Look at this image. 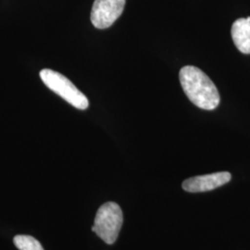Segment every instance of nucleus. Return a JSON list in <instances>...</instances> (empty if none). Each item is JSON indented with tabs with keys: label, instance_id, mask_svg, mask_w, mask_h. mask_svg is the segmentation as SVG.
Wrapping results in <instances>:
<instances>
[{
	"label": "nucleus",
	"instance_id": "0eeeda50",
	"mask_svg": "<svg viewBox=\"0 0 250 250\" xmlns=\"http://www.w3.org/2000/svg\"><path fill=\"white\" fill-rule=\"evenodd\" d=\"M14 245L20 250H44L40 242L30 235H16L13 239Z\"/></svg>",
	"mask_w": 250,
	"mask_h": 250
},
{
	"label": "nucleus",
	"instance_id": "423d86ee",
	"mask_svg": "<svg viewBox=\"0 0 250 250\" xmlns=\"http://www.w3.org/2000/svg\"><path fill=\"white\" fill-rule=\"evenodd\" d=\"M231 33L237 49L243 54H250V17L236 20L232 24Z\"/></svg>",
	"mask_w": 250,
	"mask_h": 250
},
{
	"label": "nucleus",
	"instance_id": "7ed1b4c3",
	"mask_svg": "<svg viewBox=\"0 0 250 250\" xmlns=\"http://www.w3.org/2000/svg\"><path fill=\"white\" fill-rule=\"evenodd\" d=\"M40 78L49 89L52 90L73 107L83 110L89 106L87 98L62 73L49 69H44L40 72Z\"/></svg>",
	"mask_w": 250,
	"mask_h": 250
},
{
	"label": "nucleus",
	"instance_id": "f257e3e1",
	"mask_svg": "<svg viewBox=\"0 0 250 250\" xmlns=\"http://www.w3.org/2000/svg\"><path fill=\"white\" fill-rule=\"evenodd\" d=\"M180 82L189 100L206 110H213L220 104V95L214 83L197 67L186 66L181 69Z\"/></svg>",
	"mask_w": 250,
	"mask_h": 250
},
{
	"label": "nucleus",
	"instance_id": "39448f33",
	"mask_svg": "<svg viewBox=\"0 0 250 250\" xmlns=\"http://www.w3.org/2000/svg\"><path fill=\"white\" fill-rule=\"evenodd\" d=\"M231 179L232 175L228 171L215 172L188 179L183 183V188L189 193L207 192L223 187Z\"/></svg>",
	"mask_w": 250,
	"mask_h": 250
},
{
	"label": "nucleus",
	"instance_id": "f03ea898",
	"mask_svg": "<svg viewBox=\"0 0 250 250\" xmlns=\"http://www.w3.org/2000/svg\"><path fill=\"white\" fill-rule=\"evenodd\" d=\"M123 222L124 215L120 206L107 202L99 208L92 231L107 245H112L118 238Z\"/></svg>",
	"mask_w": 250,
	"mask_h": 250
},
{
	"label": "nucleus",
	"instance_id": "20e7f679",
	"mask_svg": "<svg viewBox=\"0 0 250 250\" xmlns=\"http://www.w3.org/2000/svg\"><path fill=\"white\" fill-rule=\"evenodd\" d=\"M126 0H95L91 21L98 29H106L111 26L125 9Z\"/></svg>",
	"mask_w": 250,
	"mask_h": 250
}]
</instances>
